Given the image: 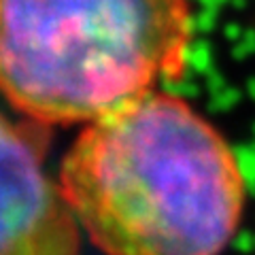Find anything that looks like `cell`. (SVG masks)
I'll list each match as a JSON object with an SVG mask.
<instances>
[{
	"label": "cell",
	"instance_id": "6da1fadb",
	"mask_svg": "<svg viewBox=\"0 0 255 255\" xmlns=\"http://www.w3.org/2000/svg\"><path fill=\"white\" fill-rule=\"evenodd\" d=\"M58 181L105 255H221L247 202L226 136L162 90L85 124Z\"/></svg>",
	"mask_w": 255,
	"mask_h": 255
},
{
	"label": "cell",
	"instance_id": "3957f363",
	"mask_svg": "<svg viewBox=\"0 0 255 255\" xmlns=\"http://www.w3.org/2000/svg\"><path fill=\"white\" fill-rule=\"evenodd\" d=\"M47 126L2 117V251L0 255H79L75 211L60 181L45 172Z\"/></svg>",
	"mask_w": 255,
	"mask_h": 255
},
{
	"label": "cell",
	"instance_id": "7a4b0ae2",
	"mask_svg": "<svg viewBox=\"0 0 255 255\" xmlns=\"http://www.w3.org/2000/svg\"><path fill=\"white\" fill-rule=\"evenodd\" d=\"M187 0H0V83L21 117L90 124L187 68Z\"/></svg>",
	"mask_w": 255,
	"mask_h": 255
}]
</instances>
